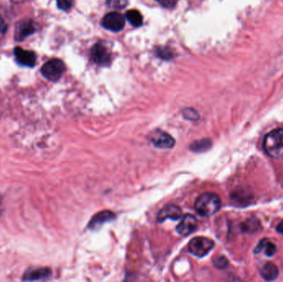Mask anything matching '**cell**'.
<instances>
[{
  "mask_svg": "<svg viewBox=\"0 0 283 282\" xmlns=\"http://www.w3.org/2000/svg\"><path fill=\"white\" fill-rule=\"evenodd\" d=\"M214 247V241L205 237H196L189 242L188 250L198 258L206 256Z\"/></svg>",
  "mask_w": 283,
  "mask_h": 282,
  "instance_id": "3",
  "label": "cell"
},
{
  "mask_svg": "<svg viewBox=\"0 0 283 282\" xmlns=\"http://www.w3.org/2000/svg\"><path fill=\"white\" fill-rule=\"evenodd\" d=\"M221 208V199L219 195L211 192L200 194L194 203V209L198 214L209 217L219 212Z\"/></svg>",
  "mask_w": 283,
  "mask_h": 282,
  "instance_id": "1",
  "label": "cell"
},
{
  "mask_svg": "<svg viewBox=\"0 0 283 282\" xmlns=\"http://www.w3.org/2000/svg\"><path fill=\"white\" fill-rule=\"evenodd\" d=\"M183 212L180 207L176 204H168L165 207H163L158 213V221L159 223H163L168 218L173 219V220H178L182 217Z\"/></svg>",
  "mask_w": 283,
  "mask_h": 282,
  "instance_id": "11",
  "label": "cell"
},
{
  "mask_svg": "<svg viewBox=\"0 0 283 282\" xmlns=\"http://www.w3.org/2000/svg\"><path fill=\"white\" fill-rule=\"evenodd\" d=\"M51 271L48 268H33L27 271L22 278L23 281L42 280L51 275Z\"/></svg>",
  "mask_w": 283,
  "mask_h": 282,
  "instance_id": "13",
  "label": "cell"
},
{
  "mask_svg": "<svg viewBox=\"0 0 283 282\" xmlns=\"http://www.w3.org/2000/svg\"><path fill=\"white\" fill-rule=\"evenodd\" d=\"M263 250H265V254L268 257H273L277 252L276 246L274 245L272 242H269L268 239H264L255 248L254 253H260Z\"/></svg>",
  "mask_w": 283,
  "mask_h": 282,
  "instance_id": "15",
  "label": "cell"
},
{
  "mask_svg": "<svg viewBox=\"0 0 283 282\" xmlns=\"http://www.w3.org/2000/svg\"><path fill=\"white\" fill-rule=\"evenodd\" d=\"M159 55H160L161 57H163V58H169L171 56V53L168 52V51L161 49L160 52H159Z\"/></svg>",
  "mask_w": 283,
  "mask_h": 282,
  "instance_id": "25",
  "label": "cell"
},
{
  "mask_svg": "<svg viewBox=\"0 0 283 282\" xmlns=\"http://www.w3.org/2000/svg\"><path fill=\"white\" fill-rule=\"evenodd\" d=\"M259 224L258 223V221H254V219H249V220L247 221L245 223L242 224V229L244 232H252L253 230H256V228H254V226H257Z\"/></svg>",
  "mask_w": 283,
  "mask_h": 282,
  "instance_id": "21",
  "label": "cell"
},
{
  "mask_svg": "<svg viewBox=\"0 0 283 282\" xmlns=\"http://www.w3.org/2000/svg\"><path fill=\"white\" fill-rule=\"evenodd\" d=\"M74 0H57V7L60 9L68 10L72 7Z\"/></svg>",
  "mask_w": 283,
  "mask_h": 282,
  "instance_id": "22",
  "label": "cell"
},
{
  "mask_svg": "<svg viewBox=\"0 0 283 282\" xmlns=\"http://www.w3.org/2000/svg\"><path fill=\"white\" fill-rule=\"evenodd\" d=\"M264 149L272 158H283V129H275L264 137Z\"/></svg>",
  "mask_w": 283,
  "mask_h": 282,
  "instance_id": "2",
  "label": "cell"
},
{
  "mask_svg": "<svg viewBox=\"0 0 283 282\" xmlns=\"http://www.w3.org/2000/svg\"><path fill=\"white\" fill-rule=\"evenodd\" d=\"M210 147H211V141L208 138H204L201 140L192 142V144L189 146V149L191 150L192 152H203L207 151Z\"/></svg>",
  "mask_w": 283,
  "mask_h": 282,
  "instance_id": "17",
  "label": "cell"
},
{
  "mask_svg": "<svg viewBox=\"0 0 283 282\" xmlns=\"http://www.w3.org/2000/svg\"><path fill=\"white\" fill-rule=\"evenodd\" d=\"M14 56L17 62L23 67H33L36 65L37 57L33 52L17 47L14 49Z\"/></svg>",
  "mask_w": 283,
  "mask_h": 282,
  "instance_id": "9",
  "label": "cell"
},
{
  "mask_svg": "<svg viewBox=\"0 0 283 282\" xmlns=\"http://www.w3.org/2000/svg\"><path fill=\"white\" fill-rule=\"evenodd\" d=\"M126 17L133 27H140L143 25V16L138 10H129L126 13Z\"/></svg>",
  "mask_w": 283,
  "mask_h": 282,
  "instance_id": "16",
  "label": "cell"
},
{
  "mask_svg": "<svg viewBox=\"0 0 283 282\" xmlns=\"http://www.w3.org/2000/svg\"><path fill=\"white\" fill-rule=\"evenodd\" d=\"M128 0H106V4L113 9H123L127 7Z\"/></svg>",
  "mask_w": 283,
  "mask_h": 282,
  "instance_id": "18",
  "label": "cell"
},
{
  "mask_svg": "<svg viewBox=\"0 0 283 282\" xmlns=\"http://www.w3.org/2000/svg\"><path fill=\"white\" fill-rule=\"evenodd\" d=\"M7 31V25L5 23L4 20L0 17V33H4Z\"/></svg>",
  "mask_w": 283,
  "mask_h": 282,
  "instance_id": "24",
  "label": "cell"
},
{
  "mask_svg": "<svg viewBox=\"0 0 283 282\" xmlns=\"http://www.w3.org/2000/svg\"><path fill=\"white\" fill-rule=\"evenodd\" d=\"M157 1L163 7L171 8L177 4L178 0H157Z\"/></svg>",
  "mask_w": 283,
  "mask_h": 282,
  "instance_id": "23",
  "label": "cell"
},
{
  "mask_svg": "<svg viewBox=\"0 0 283 282\" xmlns=\"http://www.w3.org/2000/svg\"><path fill=\"white\" fill-rule=\"evenodd\" d=\"M36 26L32 20L23 19L17 22L15 30V39L17 42H22L30 35L33 34L36 32Z\"/></svg>",
  "mask_w": 283,
  "mask_h": 282,
  "instance_id": "7",
  "label": "cell"
},
{
  "mask_svg": "<svg viewBox=\"0 0 283 282\" xmlns=\"http://www.w3.org/2000/svg\"><path fill=\"white\" fill-rule=\"evenodd\" d=\"M115 218V214L108 210L98 212L90 221L89 228L91 230H97L105 223L113 221Z\"/></svg>",
  "mask_w": 283,
  "mask_h": 282,
  "instance_id": "12",
  "label": "cell"
},
{
  "mask_svg": "<svg viewBox=\"0 0 283 282\" xmlns=\"http://www.w3.org/2000/svg\"><path fill=\"white\" fill-rule=\"evenodd\" d=\"M198 226L196 218L192 214H186L183 216L180 223L177 226V232L180 235L188 236L195 231Z\"/></svg>",
  "mask_w": 283,
  "mask_h": 282,
  "instance_id": "8",
  "label": "cell"
},
{
  "mask_svg": "<svg viewBox=\"0 0 283 282\" xmlns=\"http://www.w3.org/2000/svg\"><path fill=\"white\" fill-rule=\"evenodd\" d=\"M213 263H214V267L219 268V269H224L229 264L227 258L224 256H217L214 258Z\"/></svg>",
  "mask_w": 283,
  "mask_h": 282,
  "instance_id": "19",
  "label": "cell"
},
{
  "mask_svg": "<svg viewBox=\"0 0 283 282\" xmlns=\"http://www.w3.org/2000/svg\"><path fill=\"white\" fill-rule=\"evenodd\" d=\"M93 61L99 66L107 67L110 63V56L105 47L101 44H95L92 49Z\"/></svg>",
  "mask_w": 283,
  "mask_h": 282,
  "instance_id": "10",
  "label": "cell"
},
{
  "mask_svg": "<svg viewBox=\"0 0 283 282\" xmlns=\"http://www.w3.org/2000/svg\"><path fill=\"white\" fill-rule=\"evenodd\" d=\"M260 274H261L262 278H264V280L274 281L279 277V269L277 268V266L273 263H267L264 264V267L262 268L260 271Z\"/></svg>",
  "mask_w": 283,
  "mask_h": 282,
  "instance_id": "14",
  "label": "cell"
},
{
  "mask_svg": "<svg viewBox=\"0 0 283 282\" xmlns=\"http://www.w3.org/2000/svg\"><path fill=\"white\" fill-rule=\"evenodd\" d=\"M101 24L112 32H120L125 25V18L119 12H109L103 17Z\"/></svg>",
  "mask_w": 283,
  "mask_h": 282,
  "instance_id": "6",
  "label": "cell"
},
{
  "mask_svg": "<svg viewBox=\"0 0 283 282\" xmlns=\"http://www.w3.org/2000/svg\"><path fill=\"white\" fill-rule=\"evenodd\" d=\"M149 140L154 146L162 149L173 148L175 145L174 138L163 130H154L148 136Z\"/></svg>",
  "mask_w": 283,
  "mask_h": 282,
  "instance_id": "5",
  "label": "cell"
},
{
  "mask_svg": "<svg viewBox=\"0 0 283 282\" xmlns=\"http://www.w3.org/2000/svg\"><path fill=\"white\" fill-rule=\"evenodd\" d=\"M183 116L184 118H187L188 120H197L199 118V114L193 108H186L183 111Z\"/></svg>",
  "mask_w": 283,
  "mask_h": 282,
  "instance_id": "20",
  "label": "cell"
},
{
  "mask_svg": "<svg viewBox=\"0 0 283 282\" xmlns=\"http://www.w3.org/2000/svg\"><path fill=\"white\" fill-rule=\"evenodd\" d=\"M66 71L64 62L60 59L50 60L42 66L41 72L45 78L51 81H57Z\"/></svg>",
  "mask_w": 283,
  "mask_h": 282,
  "instance_id": "4",
  "label": "cell"
},
{
  "mask_svg": "<svg viewBox=\"0 0 283 282\" xmlns=\"http://www.w3.org/2000/svg\"><path fill=\"white\" fill-rule=\"evenodd\" d=\"M277 230L283 235V220L282 221L281 223H279L278 227H277Z\"/></svg>",
  "mask_w": 283,
  "mask_h": 282,
  "instance_id": "26",
  "label": "cell"
}]
</instances>
